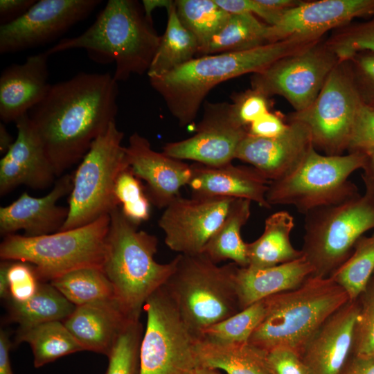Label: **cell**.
Wrapping results in <instances>:
<instances>
[{
  "mask_svg": "<svg viewBox=\"0 0 374 374\" xmlns=\"http://www.w3.org/2000/svg\"><path fill=\"white\" fill-rule=\"evenodd\" d=\"M132 319L117 299L76 306L63 322L84 350L109 355Z\"/></svg>",
  "mask_w": 374,
  "mask_h": 374,
  "instance_id": "d4e9b609",
  "label": "cell"
},
{
  "mask_svg": "<svg viewBox=\"0 0 374 374\" xmlns=\"http://www.w3.org/2000/svg\"><path fill=\"white\" fill-rule=\"evenodd\" d=\"M50 283L75 306L116 299L112 283L99 267L77 269Z\"/></svg>",
  "mask_w": 374,
  "mask_h": 374,
  "instance_id": "836d02e7",
  "label": "cell"
},
{
  "mask_svg": "<svg viewBox=\"0 0 374 374\" xmlns=\"http://www.w3.org/2000/svg\"><path fill=\"white\" fill-rule=\"evenodd\" d=\"M327 44L342 62L360 52L374 53V15L371 20L348 28Z\"/></svg>",
  "mask_w": 374,
  "mask_h": 374,
  "instance_id": "60d3db41",
  "label": "cell"
},
{
  "mask_svg": "<svg viewBox=\"0 0 374 374\" xmlns=\"http://www.w3.org/2000/svg\"><path fill=\"white\" fill-rule=\"evenodd\" d=\"M28 344L35 368L76 352L84 350L63 321H55L26 330H17L14 344Z\"/></svg>",
  "mask_w": 374,
  "mask_h": 374,
  "instance_id": "1f68e13d",
  "label": "cell"
},
{
  "mask_svg": "<svg viewBox=\"0 0 374 374\" xmlns=\"http://www.w3.org/2000/svg\"><path fill=\"white\" fill-rule=\"evenodd\" d=\"M175 259V269L163 286L196 338L242 310L235 279L238 265L219 266L203 253L179 254Z\"/></svg>",
  "mask_w": 374,
  "mask_h": 374,
  "instance_id": "8992f818",
  "label": "cell"
},
{
  "mask_svg": "<svg viewBox=\"0 0 374 374\" xmlns=\"http://www.w3.org/2000/svg\"><path fill=\"white\" fill-rule=\"evenodd\" d=\"M73 176L64 175L46 195L35 197L22 193L8 206L0 208V233L8 235L24 230L27 237H37L59 231L69 213L68 207L57 205L62 197L70 194Z\"/></svg>",
  "mask_w": 374,
  "mask_h": 374,
  "instance_id": "7402d4cb",
  "label": "cell"
},
{
  "mask_svg": "<svg viewBox=\"0 0 374 374\" xmlns=\"http://www.w3.org/2000/svg\"><path fill=\"white\" fill-rule=\"evenodd\" d=\"M266 312L248 342L262 350L298 354L335 311L349 301L330 277L309 276L299 287L264 299Z\"/></svg>",
  "mask_w": 374,
  "mask_h": 374,
  "instance_id": "277c9868",
  "label": "cell"
},
{
  "mask_svg": "<svg viewBox=\"0 0 374 374\" xmlns=\"http://www.w3.org/2000/svg\"><path fill=\"white\" fill-rule=\"evenodd\" d=\"M48 57L46 52L39 53L2 71L0 118L3 123L16 122L44 98L51 85L48 82Z\"/></svg>",
  "mask_w": 374,
  "mask_h": 374,
  "instance_id": "603a6c76",
  "label": "cell"
},
{
  "mask_svg": "<svg viewBox=\"0 0 374 374\" xmlns=\"http://www.w3.org/2000/svg\"><path fill=\"white\" fill-rule=\"evenodd\" d=\"M371 280H373V281L374 282V273H373V276H372Z\"/></svg>",
  "mask_w": 374,
  "mask_h": 374,
  "instance_id": "680465c9",
  "label": "cell"
},
{
  "mask_svg": "<svg viewBox=\"0 0 374 374\" xmlns=\"http://www.w3.org/2000/svg\"><path fill=\"white\" fill-rule=\"evenodd\" d=\"M354 82L364 104L374 108V53L360 52L352 59Z\"/></svg>",
  "mask_w": 374,
  "mask_h": 374,
  "instance_id": "ee69618b",
  "label": "cell"
},
{
  "mask_svg": "<svg viewBox=\"0 0 374 374\" xmlns=\"http://www.w3.org/2000/svg\"><path fill=\"white\" fill-rule=\"evenodd\" d=\"M175 4L180 21L197 40L198 55H206L211 39L224 26L230 14L215 0H177Z\"/></svg>",
  "mask_w": 374,
  "mask_h": 374,
  "instance_id": "e575fe53",
  "label": "cell"
},
{
  "mask_svg": "<svg viewBox=\"0 0 374 374\" xmlns=\"http://www.w3.org/2000/svg\"><path fill=\"white\" fill-rule=\"evenodd\" d=\"M314 147L308 127L299 121H290L280 136L262 138L249 133L240 143L235 159L248 163L270 181L293 172Z\"/></svg>",
  "mask_w": 374,
  "mask_h": 374,
  "instance_id": "ac0fdd59",
  "label": "cell"
},
{
  "mask_svg": "<svg viewBox=\"0 0 374 374\" xmlns=\"http://www.w3.org/2000/svg\"><path fill=\"white\" fill-rule=\"evenodd\" d=\"M229 112L233 121L239 125L247 127L254 121L269 112V96L251 88L231 97ZM248 128V127H247Z\"/></svg>",
  "mask_w": 374,
  "mask_h": 374,
  "instance_id": "b9f144b4",
  "label": "cell"
},
{
  "mask_svg": "<svg viewBox=\"0 0 374 374\" xmlns=\"http://www.w3.org/2000/svg\"><path fill=\"white\" fill-rule=\"evenodd\" d=\"M9 321L17 323V330H26L44 323L64 321L75 305L68 301L50 282L41 281L35 294L27 301H6Z\"/></svg>",
  "mask_w": 374,
  "mask_h": 374,
  "instance_id": "f1b7e54d",
  "label": "cell"
},
{
  "mask_svg": "<svg viewBox=\"0 0 374 374\" xmlns=\"http://www.w3.org/2000/svg\"><path fill=\"white\" fill-rule=\"evenodd\" d=\"M374 273V233L360 237L348 258L329 277L355 301L366 290Z\"/></svg>",
  "mask_w": 374,
  "mask_h": 374,
  "instance_id": "d590c367",
  "label": "cell"
},
{
  "mask_svg": "<svg viewBox=\"0 0 374 374\" xmlns=\"http://www.w3.org/2000/svg\"><path fill=\"white\" fill-rule=\"evenodd\" d=\"M161 39L138 1L109 0L85 31L60 40L45 52L50 56L83 49L96 63L114 62L113 77L118 82L148 73Z\"/></svg>",
  "mask_w": 374,
  "mask_h": 374,
  "instance_id": "7a4b0ae2",
  "label": "cell"
},
{
  "mask_svg": "<svg viewBox=\"0 0 374 374\" xmlns=\"http://www.w3.org/2000/svg\"><path fill=\"white\" fill-rule=\"evenodd\" d=\"M251 202L235 199L219 227L206 243L203 253L215 263L231 260L240 267L248 266L247 242L241 236V229L251 215Z\"/></svg>",
  "mask_w": 374,
  "mask_h": 374,
  "instance_id": "f546056e",
  "label": "cell"
},
{
  "mask_svg": "<svg viewBox=\"0 0 374 374\" xmlns=\"http://www.w3.org/2000/svg\"><path fill=\"white\" fill-rule=\"evenodd\" d=\"M15 123L17 137L0 160L1 197L21 185L45 189L57 177L28 114Z\"/></svg>",
  "mask_w": 374,
  "mask_h": 374,
  "instance_id": "d6986e66",
  "label": "cell"
},
{
  "mask_svg": "<svg viewBox=\"0 0 374 374\" xmlns=\"http://www.w3.org/2000/svg\"><path fill=\"white\" fill-rule=\"evenodd\" d=\"M359 311L356 321L352 355L374 357V282L370 280L358 298Z\"/></svg>",
  "mask_w": 374,
  "mask_h": 374,
  "instance_id": "ab89813d",
  "label": "cell"
},
{
  "mask_svg": "<svg viewBox=\"0 0 374 374\" xmlns=\"http://www.w3.org/2000/svg\"><path fill=\"white\" fill-rule=\"evenodd\" d=\"M10 262L9 260H3L0 264V296L6 301L10 298L7 273Z\"/></svg>",
  "mask_w": 374,
  "mask_h": 374,
  "instance_id": "db71d44e",
  "label": "cell"
},
{
  "mask_svg": "<svg viewBox=\"0 0 374 374\" xmlns=\"http://www.w3.org/2000/svg\"><path fill=\"white\" fill-rule=\"evenodd\" d=\"M174 1L169 0H143L142 1L143 8L148 19L152 21V12L157 7H165L166 9Z\"/></svg>",
  "mask_w": 374,
  "mask_h": 374,
  "instance_id": "11a10c76",
  "label": "cell"
},
{
  "mask_svg": "<svg viewBox=\"0 0 374 374\" xmlns=\"http://www.w3.org/2000/svg\"><path fill=\"white\" fill-rule=\"evenodd\" d=\"M339 61L328 76L313 103L296 112L290 121L305 123L315 150L326 155H341L348 150L353 127L363 104L351 70Z\"/></svg>",
  "mask_w": 374,
  "mask_h": 374,
  "instance_id": "7c38bea8",
  "label": "cell"
},
{
  "mask_svg": "<svg viewBox=\"0 0 374 374\" xmlns=\"http://www.w3.org/2000/svg\"><path fill=\"white\" fill-rule=\"evenodd\" d=\"M247 134L248 128L232 118L229 103H207L195 134L184 140L167 143L162 152L178 160L221 166L235 159L238 147Z\"/></svg>",
  "mask_w": 374,
  "mask_h": 374,
  "instance_id": "2e32d148",
  "label": "cell"
},
{
  "mask_svg": "<svg viewBox=\"0 0 374 374\" xmlns=\"http://www.w3.org/2000/svg\"><path fill=\"white\" fill-rule=\"evenodd\" d=\"M166 10V28L147 73L149 78L165 75L198 55L197 40L180 21L175 1Z\"/></svg>",
  "mask_w": 374,
  "mask_h": 374,
  "instance_id": "4dcf8cb0",
  "label": "cell"
},
{
  "mask_svg": "<svg viewBox=\"0 0 374 374\" xmlns=\"http://www.w3.org/2000/svg\"><path fill=\"white\" fill-rule=\"evenodd\" d=\"M339 62L327 44L317 42L253 73L252 88L269 97L274 94L282 96L296 112H301L313 103Z\"/></svg>",
  "mask_w": 374,
  "mask_h": 374,
  "instance_id": "4fadbf2b",
  "label": "cell"
},
{
  "mask_svg": "<svg viewBox=\"0 0 374 374\" xmlns=\"http://www.w3.org/2000/svg\"><path fill=\"white\" fill-rule=\"evenodd\" d=\"M269 33L270 25L255 15L230 14L211 39L206 55L244 51L271 44Z\"/></svg>",
  "mask_w": 374,
  "mask_h": 374,
  "instance_id": "d6a6232c",
  "label": "cell"
},
{
  "mask_svg": "<svg viewBox=\"0 0 374 374\" xmlns=\"http://www.w3.org/2000/svg\"><path fill=\"white\" fill-rule=\"evenodd\" d=\"M365 162L364 152L326 155L312 147L293 172L270 182L267 201L271 206H293L305 215L317 208L340 204L358 195L348 177L363 168Z\"/></svg>",
  "mask_w": 374,
  "mask_h": 374,
  "instance_id": "ba28073f",
  "label": "cell"
},
{
  "mask_svg": "<svg viewBox=\"0 0 374 374\" xmlns=\"http://www.w3.org/2000/svg\"><path fill=\"white\" fill-rule=\"evenodd\" d=\"M312 272L303 256L267 268L238 266L235 279L242 310L270 296L300 287Z\"/></svg>",
  "mask_w": 374,
  "mask_h": 374,
  "instance_id": "484cf974",
  "label": "cell"
},
{
  "mask_svg": "<svg viewBox=\"0 0 374 374\" xmlns=\"http://www.w3.org/2000/svg\"><path fill=\"white\" fill-rule=\"evenodd\" d=\"M140 346V374H196V337L188 328L163 286L146 300Z\"/></svg>",
  "mask_w": 374,
  "mask_h": 374,
  "instance_id": "8fae6325",
  "label": "cell"
},
{
  "mask_svg": "<svg viewBox=\"0 0 374 374\" xmlns=\"http://www.w3.org/2000/svg\"><path fill=\"white\" fill-rule=\"evenodd\" d=\"M195 353L198 368L220 369L227 374H271L267 352L249 342L216 344L196 339Z\"/></svg>",
  "mask_w": 374,
  "mask_h": 374,
  "instance_id": "83f0119b",
  "label": "cell"
},
{
  "mask_svg": "<svg viewBox=\"0 0 374 374\" xmlns=\"http://www.w3.org/2000/svg\"><path fill=\"white\" fill-rule=\"evenodd\" d=\"M358 299L348 301L320 326L299 357L309 374H340L352 355Z\"/></svg>",
  "mask_w": 374,
  "mask_h": 374,
  "instance_id": "44dd1931",
  "label": "cell"
},
{
  "mask_svg": "<svg viewBox=\"0 0 374 374\" xmlns=\"http://www.w3.org/2000/svg\"><path fill=\"white\" fill-rule=\"evenodd\" d=\"M100 0H40L16 20L0 26V53L45 45L87 18Z\"/></svg>",
  "mask_w": 374,
  "mask_h": 374,
  "instance_id": "5bb4252c",
  "label": "cell"
},
{
  "mask_svg": "<svg viewBox=\"0 0 374 374\" xmlns=\"http://www.w3.org/2000/svg\"><path fill=\"white\" fill-rule=\"evenodd\" d=\"M196 374H220L217 370L206 368H197Z\"/></svg>",
  "mask_w": 374,
  "mask_h": 374,
  "instance_id": "6f0895ef",
  "label": "cell"
},
{
  "mask_svg": "<svg viewBox=\"0 0 374 374\" xmlns=\"http://www.w3.org/2000/svg\"><path fill=\"white\" fill-rule=\"evenodd\" d=\"M364 153L366 154V162L363 168L364 170L363 177L366 192L374 194V148Z\"/></svg>",
  "mask_w": 374,
  "mask_h": 374,
  "instance_id": "f5cc1de1",
  "label": "cell"
},
{
  "mask_svg": "<svg viewBox=\"0 0 374 374\" xmlns=\"http://www.w3.org/2000/svg\"><path fill=\"white\" fill-rule=\"evenodd\" d=\"M374 15V0H320L301 1L284 12L270 26L269 40L319 41L326 31L358 17Z\"/></svg>",
  "mask_w": 374,
  "mask_h": 374,
  "instance_id": "e0dca14e",
  "label": "cell"
},
{
  "mask_svg": "<svg viewBox=\"0 0 374 374\" xmlns=\"http://www.w3.org/2000/svg\"><path fill=\"white\" fill-rule=\"evenodd\" d=\"M13 344L10 341L8 332H0V374H14L10 359V350Z\"/></svg>",
  "mask_w": 374,
  "mask_h": 374,
  "instance_id": "816d5d0a",
  "label": "cell"
},
{
  "mask_svg": "<svg viewBox=\"0 0 374 374\" xmlns=\"http://www.w3.org/2000/svg\"><path fill=\"white\" fill-rule=\"evenodd\" d=\"M374 148V108L362 104L357 114L348 151L365 152Z\"/></svg>",
  "mask_w": 374,
  "mask_h": 374,
  "instance_id": "f6af8a7d",
  "label": "cell"
},
{
  "mask_svg": "<svg viewBox=\"0 0 374 374\" xmlns=\"http://www.w3.org/2000/svg\"><path fill=\"white\" fill-rule=\"evenodd\" d=\"M125 150L130 168L146 183V193L157 208H165L179 196L181 188L188 184L191 165L154 150L150 141L138 132L129 137Z\"/></svg>",
  "mask_w": 374,
  "mask_h": 374,
  "instance_id": "ffe728a7",
  "label": "cell"
},
{
  "mask_svg": "<svg viewBox=\"0 0 374 374\" xmlns=\"http://www.w3.org/2000/svg\"><path fill=\"white\" fill-rule=\"evenodd\" d=\"M123 136L114 121L93 141L73 175L69 213L60 231L88 224L120 206L114 197L115 183L129 168Z\"/></svg>",
  "mask_w": 374,
  "mask_h": 374,
  "instance_id": "30bf717a",
  "label": "cell"
},
{
  "mask_svg": "<svg viewBox=\"0 0 374 374\" xmlns=\"http://www.w3.org/2000/svg\"><path fill=\"white\" fill-rule=\"evenodd\" d=\"M109 217L103 270L129 316L140 319L146 300L166 283L175 269L176 259L165 264L157 262V237L139 230L120 206L115 207Z\"/></svg>",
  "mask_w": 374,
  "mask_h": 374,
  "instance_id": "5b68a950",
  "label": "cell"
},
{
  "mask_svg": "<svg viewBox=\"0 0 374 374\" xmlns=\"http://www.w3.org/2000/svg\"><path fill=\"white\" fill-rule=\"evenodd\" d=\"M314 42L283 40L256 48L195 57L161 76L149 78L180 126L193 122L209 91L218 84L256 73Z\"/></svg>",
  "mask_w": 374,
  "mask_h": 374,
  "instance_id": "3957f363",
  "label": "cell"
},
{
  "mask_svg": "<svg viewBox=\"0 0 374 374\" xmlns=\"http://www.w3.org/2000/svg\"><path fill=\"white\" fill-rule=\"evenodd\" d=\"M144 328L139 319L125 327L107 356L105 374H140V346Z\"/></svg>",
  "mask_w": 374,
  "mask_h": 374,
  "instance_id": "74e56055",
  "label": "cell"
},
{
  "mask_svg": "<svg viewBox=\"0 0 374 374\" xmlns=\"http://www.w3.org/2000/svg\"><path fill=\"white\" fill-rule=\"evenodd\" d=\"M340 374H374V357L360 358L351 355Z\"/></svg>",
  "mask_w": 374,
  "mask_h": 374,
  "instance_id": "f907efd6",
  "label": "cell"
},
{
  "mask_svg": "<svg viewBox=\"0 0 374 374\" xmlns=\"http://www.w3.org/2000/svg\"><path fill=\"white\" fill-rule=\"evenodd\" d=\"M11 134L8 132L5 125L0 124V152L4 155L14 143Z\"/></svg>",
  "mask_w": 374,
  "mask_h": 374,
  "instance_id": "9f6ffc18",
  "label": "cell"
},
{
  "mask_svg": "<svg viewBox=\"0 0 374 374\" xmlns=\"http://www.w3.org/2000/svg\"><path fill=\"white\" fill-rule=\"evenodd\" d=\"M118 82L109 73L80 72L51 84L28 113L57 177L80 161L116 121Z\"/></svg>",
  "mask_w": 374,
  "mask_h": 374,
  "instance_id": "6da1fadb",
  "label": "cell"
},
{
  "mask_svg": "<svg viewBox=\"0 0 374 374\" xmlns=\"http://www.w3.org/2000/svg\"><path fill=\"white\" fill-rule=\"evenodd\" d=\"M191 168L188 186L193 196L245 199L267 209L271 207L266 197L271 181L252 166L232 163L210 166L197 163Z\"/></svg>",
  "mask_w": 374,
  "mask_h": 374,
  "instance_id": "cb8c5ba5",
  "label": "cell"
},
{
  "mask_svg": "<svg viewBox=\"0 0 374 374\" xmlns=\"http://www.w3.org/2000/svg\"><path fill=\"white\" fill-rule=\"evenodd\" d=\"M266 352L271 374H309L299 355L294 351L280 348Z\"/></svg>",
  "mask_w": 374,
  "mask_h": 374,
  "instance_id": "bcb514c9",
  "label": "cell"
},
{
  "mask_svg": "<svg viewBox=\"0 0 374 374\" xmlns=\"http://www.w3.org/2000/svg\"><path fill=\"white\" fill-rule=\"evenodd\" d=\"M215 2L229 14H251L262 18L270 26L276 24L283 14L263 5L260 0H215Z\"/></svg>",
  "mask_w": 374,
  "mask_h": 374,
  "instance_id": "7dc6e473",
  "label": "cell"
},
{
  "mask_svg": "<svg viewBox=\"0 0 374 374\" xmlns=\"http://www.w3.org/2000/svg\"><path fill=\"white\" fill-rule=\"evenodd\" d=\"M10 299L23 302L37 292L40 280L33 265L20 261L10 262L7 273Z\"/></svg>",
  "mask_w": 374,
  "mask_h": 374,
  "instance_id": "7bdbcfd3",
  "label": "cell"
},
{
  "mask_svg": "<svg viewBox=\"0 0 374 374\" xmlns=\"http://www.w3.org/2000/svg\"><path fill=\"white\" fill-rule=\"evenodd\" d=\"M35 0H1L0 26L9 24L23 15Z\"/></svg>",
  "mask_w": 374,
  "mask_h": 374,
  "instance_id": "681fc988",
  "label": "cell"
},
{
  "mask_svg": "<svg viewBox=\"0 0 374 374\" xmlns=\"http://www.w3.org/2000/svg\"><path fill=\"white\" fill-rule=\"evenodd\" d=\"M114 197L123 215L139 226L150 215V200L141 180L129 168L118 175L114 186Z\"/></svg>",
  "mask_w": 374,
  "mask_h": 374,
  "instance_id": "f35d334b",
  "label": "cell"
},
{
  "mask_svg": "<svg viewBox=\"0 0 374 374\" xmlns=\"http://www.w3.org/2000/svg\"><path fill=\"white\" fill-rule=\"evenodd\" d=\"M288 126L278 114L268 112L249 125L248 133L258 137L273 138L283 134Z\"/></svg>",
  "mask_w": 374,
  "mask_h": 374,
  "instance_id": "c3c4849f",
  "label": "cell"
},
{
  "mask_svg": "<svg viewBox=\"0 0 374 374\" xmlns=\"http://www.w3.org/2000/svg\"><path fill=\"white\" fill-rule=\"evenodd\" d=\"M374 229V194L366 192L305 215L303 256L311 276H330L350 256L357 240Z\"/></svg>",
  "mask_w": 374,
  "mask_h": 374,
  "instance_id": "9c48e42d",
  "label": "cell"
},
{
  "mask_svg": "<svg viewBox=\"0 0 374 374\" xmlns=\"http://www.w3.org/2000/svg\"><path fill=\"white\" fill-rule=\"evenodd\" d=\"M109 223L108 214L84 226L48 235H8L0 244V258L33 265L42 282L82 267L103 269Z\"/></svg>",
  "mask_w": 374,
  "mask_h": 374,
  "instance_id": "52a82bcc",
  "label": "cell"
},
{
  "mask_svg": "<svg viewBox=\"0 0 374 374\" xmlns=\"http://www.w3.org/2000/svg\"><path fill=\"white\" fill-rule=\"evenodd\" d=\"M265 300H260L235 314L205 329L196 339L216 344L248 342L265 317Z\"/></svg>",
  "mask_w": 374,
  "mask_h": 374,
  "instance_id": "8d00e7d4",
  "label": "cell"
},
{
  "mask_svg": "<svg viewBox=\"0 0 374 374\" xmlns=\"http://www.w3.org/2000/svg\"><path fill=\"white\" fill-rule=\"evenodd\" d=\"M294 226V217L287 211H280L267 217L262 235L247 243V267L267 268L303 257L301 250L296 249L290 241Z\"/></svg>",
  "mask_w": 374,
  "mask_h": 374,
  "instance_id": "4316f807",
  "label": "cell"
},
{
  "mask_svg": "<svg viewBox=\"0 0 374 374\" xmlns=\"http://www.w3.org/2000/svg\"><path fill=\"white\" fill-rule=\"evenodd\" d=\"M235 199L178 196L165 208L158 222L165 234L166 244L179 254L202 253Z\"/></svg>",
  "mask_w": 374,
  "mask_h": 374,
  "instance_id": "9a60e30c",
  "label": "cell"
}]
</instances>
